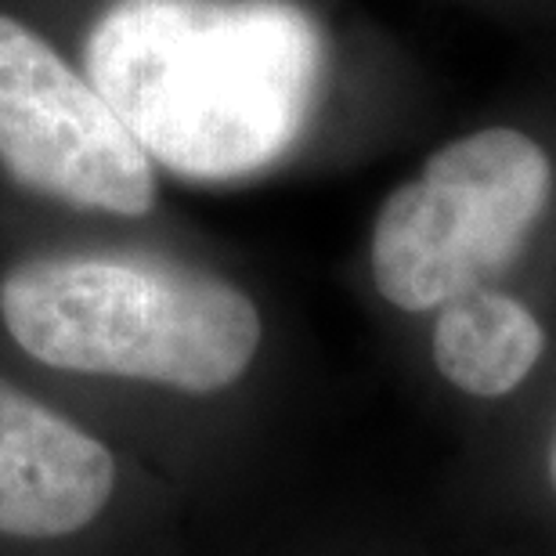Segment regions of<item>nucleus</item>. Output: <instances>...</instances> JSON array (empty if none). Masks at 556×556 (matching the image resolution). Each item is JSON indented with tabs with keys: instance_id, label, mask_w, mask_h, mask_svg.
<instances>
[{
	"instance_id": "f257e3e1",
	"label": "nucleus",
	"mask_w": 556,
	"mask_h": 556,
	"mask_svg": "<svg viewBox=\"0 0 556 556\" xmlns=\"http://www.w3.org/2000/svg\"><path fill=\"white\" fill-rule=\"evenodd\" d=\"M84 70L152 163L236 181L304 135L326 40L293 0H113L84 40Z\"/></svg>"
},
{
	"instance_id": "f03ea898",
	"label": "nucleus",
	"mask_w": 556,
	"mask_h": 556,
	"mask_svg": "<svg viewBox=\"0 0 556 556\" xmlns=\"http://www.w3.org/2000/svg\"><path fill=\"white\" fill-rule=\"evenodd\" d=\"M0 318L40 365L185 394L239 383L261 311L225 278L152 253H54L0 278Z\"/></svg>"
},
{
	"instance_id": "7ed1b4c3",
	"label": "nucleus",
	"mask_w": 556,
	"mask_h": 556,
	"mask_svg": "<svg viewBox=\"0 0 556 556\" xmlns=\"http://www.w3.org/2000/svg\"><path fill=\"white\" fill-rule=\"evenodd\" d=\"M553 192L535 138L488 127L438 149L383 199L372 225V282L402 311H433L488 286L525 250Z\"/></svg>"
},
{
	"instance_id": "20e7f679",
	"label": "nucleus",
	"mask_w": 556,
	"mask_h": 556,
	"mask_svg": "<svg viewBox=\"0 0 556 556\" xmlns=\"http://www.w3.org/2000/svg\"><path fill=\"white\" fill-rule=\"evenodd\" d=\"M0 166L76 210L144 217L155 170L98 87L37 29L0 11Z\"/></svg>"
},
{
	"instance_id": "39448f33",
	"label": "nucleus",
	"mask_w": 556,
	"mask_h": 556,
	"mask_svg": "<svg viewBox=\"0 0 556 556\" xmlns=\"http://www.w3.org/2000/svg\"><path fill=\"white\" fill-rule=\"evenodd\" d=\"M113 488L116 463L102 441L0 380V535H73Z\"/></svg>"
},
{
	"instance_id": "423d86ee",
	"label": "nucleus",
	"mask_w": 556,
	"mask_h": 556,
	"mask_svg": "<svg viewBox=\"0 0 556 556\" xmlns=\"http://www.w3.org/2000/svg\"><path fill=\"white\" fill-rule=\"evenodd\" d=\"M546 332L517 296L477 286L438 307L433 365L473 397H503L528 380Z\"/></svg>"
},
{
	"instance_id": "0eeeda50",
	"label": "nucleus",
	"mask_w": 556,
	"mask_h": 556,
	"mask_svg": "<svg viewBox=\"0 0 556 556\" xmlns=\"http://www.w3.org/2000/svg\"><path fill=\"white\" fill-rule=\"evenodd\" d=\"M549 481L556 488V433H553V444H549Z\"/></svg>"
}]
</instances>
